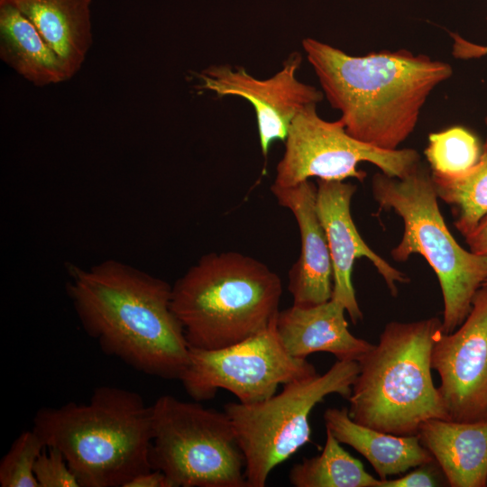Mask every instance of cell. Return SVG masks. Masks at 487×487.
Instances as JSON below:
<instances>
[{"label":"cell","mask_w":487,"mask_h":487,"mask_svg":"<svg viewBox=\"0 0 487 487\" xmlns=\"http://www.w3.org/2000/svg\"><path fill=\"white\" fill-rule=\"evenodd\" d=\"M124 487H170V484L162 472L152 469L136 475Z\"/></svg>","instance_id":"cell-27"},{"label":"cell","mask_w":487,"mask_h":487,"mask_svg":"<svg viewBox=\"0 0 487 487\" xmlns=\"http://www.w3.org/2000/svg\"><path fill=\"white\" fill-rule=\"evenodd\" d=\"M301 63V54L294 51L283 61L281 69L267 79L255 78L242 67L213 65L197 75L199 84L196 87L212 91L218 97L236 96L249 101L256 115L262 153L266 158L276 140L285 141L295 116L323 99V92L297 78Z\"/></svg>","instance_id":"cell-12"},{"label":"cell","mask_w":487,"mask_h":487,"mask_svg":"<svg viewBox=\"0 0 487 487\" xmlns=\"http://www.w3.org/2000/svg\"><path fill=\"white\" fill-rule=\"evenodd\" d=\"M320 455L305 458L290 469L289 480L295 487H379L377 479L364 470L341 443L326 429Z\"/></svg>","instance_id":"cell-20"},{"label":"cell","mask_w":487,"mask_h":487,"mask_svg":"<svg viewBox=\"0 0 487 487\" xmlns=\"http://www.w3.org/2000/svg\"><path fill=\"white\" fill-rule=\"evenodd\" d=\"M438 198L450 206L456 230L465 237L487 213V138L477 163L465 174H432Z\"/></svg>","instance_id":"cell-21"},{"label":"cell","mask_w":487,"mask_h":487,"mask_svg":"<svg viewBox=\"0 0 487 487\" xmlns=\"http://www.w3.org/2000/svg\"><path fill=\"white\" fill-rule=\"evenodd\" d=\"M372 189L379 211H393L403 221V234L391 257L405 262L416 253L427 262L442 291L443 332L455 331L487 280V258L463 248L452 235L438 206L431 171L420 162L402 178L377 172Z\"/></svg>","instance_id":"cell-6"},{"label":"cell","mask_w":487,"mask_h":487,"mask_svg":"<svg viewBox=\"0 0 487 487\" xmlns=\"http://www.w3.org/2000/svg\"><path fill=\"white\" fill-rule=\"evenodd\" d=\"M345 312L333 299L309 307L292 305L279 311L275 327L282 345L293 357L307 359L309 354L325 352L337 360L358 362L374 345L351 334Z\"/></svg>","instance_id":"cell-15"},{"label":"cell","mask_w":487,"mask_h":487,"mask_svg":"<svg viewBox=\"0 0 487 487\" xmlns=\"http://www.w3.org/2000/svg\"><path fill=\"white\" fill-rule=\"evenodd\" d=\"M418 436L452 487L487 484V418L472 422L431 418Z\"/></svg>","instance_id":"cell-16"},{"label":"cell","mask_w":487,"mask_h":487,"mask_svg":"<svg viewBox=\"0 0 487 487\" xmlns=\"http://www.w3.org/2000/svg\"><path fill=\"white\" fill-rule=\"evenodd\" d=\"M442 333L436 317L388 323L378 344L358 361L348 398L351 418L400 436L418 435L428 419L447 418L431 373L433 345Z\"/></svg>","instance_id":"cell-4"},{"label":"cell","mask_w":487,"mask_h":487,"mask_svg":"<svg viewBox=\"0 0 487 487\" xmlns=\"http://www.w3.org/2000/svg\"><path fill=\"white\" fill-rule=\"evenodd\" d=\"M284 143L285 151L272 184L281 188L314 177L328 181L348 178L363 181L366 173L357 168L361 162L375 165L388 176L402 178L420 162L414 149L382 150L355 139L340 119L329 122L321 118L317 104L295 116Z\"/></svg>","instance_id":"cell-10"},{"label":"cell","mask_w":487,"mask_h":487,"mask_svg":"<svg viewBox=\"0 0 487 487\" xmlns=\"http://www.w3.org/2000/svg\"><path fill=\"white\" fill-rule=\"evenodd\" d=\"M481 146L477 137L462 126H453L428 136L425 150L431 173L443 177H459L478 161Z\"/></svg>","instance_id":"cell-22"},{"label":"cell","mask_w":487,"mask_h":487,"mask_svg":"<svg viewBox=\"0 0 487 487\" xmlns=\"http://www.w3.org/2000/svg\"><path fill=\"white\" fill-rule=\"evenodd\" d=\"M23 13L60 58L69 79L92 45V0H2Z\"/></svg>","instance_id":"cell-17"},{"label":"cell","mask_w":487,"mask_h":487,"mask_svg":"<svg viewBox=\"0 0 487 487\" xmlns=\"http://www.w3.org/2000/svg\"><path fill=\"white\" fill-rule=\"evenodd\" d=\"M152 409L151 463L170 487H247L245 458L225 411L171 395Z\"/></svg>","instance_id":"cell-8"},{"label":"cell","mask_w":487,"mask_h":487,"mask_svg":"<svg viewBox=\"0 0 487 487\" xmlns=\"http://www.w3.org/2000/svg\"><path fill=\"white\" fill-rule=\"evenodd\" d=\"M32 429L59 450L80 487H124L152 470V409L127 389L104 385L86 403L40 409Z\"/></svg>","instance_id":"cell-3"},{"label":"cell","mask_w":487,"mask_h":487,"mask_svg":"<svg viewBox=\"0 0 487 487\" xmlns=\"http://www.w3.org/2000/svg\"><path fill=\"white\" fill-rule=\"evenodd\" d=\"M455 40L453 55L460 59L478 58L487 54V46H479L469 42L455 33L451 34Z\"/></svg>","instance_id":"cell-28"},{"label":"cell","mask_w":487,"mask_h":487,"mask_svg":"<svg viewBox=\"0 0 487 487\" xmlns=\"http://www.w3.org/2000/svg\"><path fill=\"white\" fill-rule=\"evenodd\" d=\"M447 483L437 463L431 462L418 465L410 472L394 479H380L379 487H435Z\"/></svg>","instance_id":"cell-25"},{"label":"cell","mask_w":487,"mask_h":487,"mask_svg":"<svg viewBox=\"0 0 487 487\" xmlns=\"http://www.w3.org/2000/svg\"><path fill=\"white\" fill-rule=\"evenodd\" d=\"M482 285L487 286V280Z\"/></svg>","instance_id":"cell-29"},{"label":"cell","mask_w":487,"mask_h":487,"mask_svg":"<svg viewBox=\"0 0 487 487\" xmlns=\"http://www.w3.org/2000/svg\"><path fill=\"white\" fill-rule=\"evenodd\" d=\"M302 47L346 132L382 150L413 133L431 92L453 74L448 63L407 50L351 56L311 38Z\"/></svg>","instance_id":"cell-2"},{"label":"cell","mask_w":487,"mask_h":487,"mask_svg":"<svg viewBox=\"0 0 487 487\" xmlns=\"http://www.w3.org/2000/svg\"><path fill=\"white\" fill-rule=\"evenodd\" d=\"M275 320L260 333L226 347H190L188 363L179 378L186 392L199 402L225 390L239 402L253 404L273 396L280 384L317 373L307 359L286 351Z\"/></svg>","instance_id":"cell-9"},{"label":"cell","mask_w":487,"mask_h":487,"mask_svg":"<svg viewBox=\"0 0 487 487\" xmlns=\"http://www.w3.org/2000/svg\"><path fill=\"white\" fill-rule=\"evenodd\" d=\"M464 238L471 252L487 258V213Z\"/></svg>","instance_id":"cell-26"},{"label":"cell","mask_w":487,"mask_h":487,"mask_svg":"<svg viewBox=\"0 0 487 487\" xmlns=\"http://www.w3.org/2000/svg\"><path fill=\"white\" fill-rule=\"evenodd\" d=\"M278 203L290 210L300 234V253L289 272L293 305L309 307L332 299L334 274L330 251L316 208L317 186L308 180L281 188L271 185Z\"/></svg>","instance_id":"cell-14"},{"label":"cell","mask_w":487,"mask_h":487,"mask_svg":"<svg viewBox=\"0 0 487 487\" xmlns=\"http://www.w3.org/2000/svg\"><path fill=\"white\" fill-rule=\"evenodd\" d=\"M355 191L356 186L349 182L317 179L316 208L332 259V299L345 307L354 324L363 319L352 281L355 260L368 259L393 297L399 293V284L409 282L404 272L377 254L360 235L351 215V201Z\"/></svg>","instance_id":"cell-13"},{"label":"cell","mask_w":487,"mask_h":487,"mask_svg":"<svg viewBox=\"0 0 487 487\" xmlns=\"http://www.w3.org/2000/svg\"><path fill=\"white\" fill-rule=\"evenodd\" d=\"M0 58L37 87L69 80L58 55L33 23L17 8L0 0Z\"/></svg>","instance_id":"cell-19"},{"label":"cell","mask_w":487,"mask_h":487,"mask_svg":"<svg viewBox=\"0 0 487 487\" xmlns=\"http://www.w3.org/2000/svg\"><path fill=\"white\" fill-rule=\"evenodd\" d=\"M45 448L44 442L32 428L22 432L0 462V486L39 487L34 466Z\"/></svg>","instance_id":"cell-23"},{"label":"cell","mask_w":487,"mask_h":487,"mask_svg":"<svg viewBox=\"0 0 487 487\" xmlns=\"http://www.w3.org/2000/svg\"><path fill=\"white\" fill-rule=\"evenodd\" d=\"M358 372V362L337 360L325 373L286 383L265 400L224 405L245 458L247 487L265 486L277 465L310 442L312 409L330 394L348 400Z\"/></svg>","instance_id":"cell-7"},{"label":"cell","mask_w":487,"mask_h":487,"mask_svg":"<svg viewBox=\"0 0 487 487\" xmlns=\"http://www.w3.org/2000/svg\"><path fill=\"white\" fill-rule=\"evenodd\" d=\"M323 418L326 429L361 454L381 480L434 460L418 435H394L361 425L351 418L347 408H329Z\"/></svg>","instance_id":"cell-18"},{"label":"cell","mask_w":487,"mask_h":487,"mask_svg":"<svg viewBox=\"0 0 487 487\" xmlns=\"http://www.w3.org/2000/svg\"><path fill=\"white\" fill-rule=\"evenodd\" d=\"M280 277L235 252L209 253L171 288V308L189 347L218 349L267 328L279 313Z\"/></svg>","instance_id":"cell-5"},{"label":"cell","mask_w":487,"mask_h":487,"mask_svg":"<svg viewBox=\"0 0 487 487\" xmlns=\"http://www.w3.org/2000/svg\"><path fill=\"white\" fill-rule=\"evenodd\" d=\"M34 474L39 487H80L64 455L53 447H46L39 455Z\"/></svg>","instance_id":"cell-24"},{"label":"cell","mask_w":487,"mask_h":487,"mask_svg":"<svg viewBox=\"0 0 487 487\" xmlns=\"http://www.w3.org/2000/svg\"><path fill=\"white\" fill-rule=\"evenodd\" d=\"M68 296L86 334L133 369L179 380L189 345L166 281L115 260L69 267Z\"/></svg>","instance_id":"cell-1"},{"label":"cell","mask_w":487,"mask_h":487,"mask_svg":"<svg viewBox=\"0 0 487 487\" xmlns=\"http://www.w3.org/2000/svg\"><path fill=\"white\" fill-rule=\"evenodd\" d=\"M431 365L440 377L438 391L447 419L487 418V286L475 293L464 322L437 337Z\"/></svg>","instance_id":"cell-11"},{"label":"cell","mask_w":487,"mask_h":487,"mask_svg":"<svg viewBox=\"0 0 487 487\" xmlns=\"http://www.w3.org/2000/svg\"><path fill=\"white\" fill-rule=\"evenodd\" d=\"M485 124H487V115H486V117H485Z\"/></svg>","instance_id":"cell-30"}]
</instances>
